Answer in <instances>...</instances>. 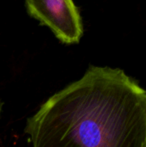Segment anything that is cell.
I'll use <instances>...</instances> for the list:
<instances>
[{
	"label": "cell",
	"instance_id": "cell-1",
	"mask_svg": "<svg viewBox=\"0 0 146 147\" xmlns=\"http://www.w3.org/2000/svg\"><path fill=\"white\" fill-rule=\"evenodd\" d=\"M32 147H146V92L122 69L90 66L27 119Z\"/></svg>",
	"mask_w": 146,
	"mask_h": 147
},
{
	"label": "cell",
	"instance_id": "cell-2",
	"mask_svg": "<svg viewBox=\"0 0 146 147\" xmlns=\"http://www.w3.org/2000/svg\"><path fill=\"white\" fill-rule=\"evenodd\" d=\"M25 5L28 13L62 43L76 44L82 38V18L73 0H25Z\"/></svg>",
	"mask_w": 146,
	"mask_h": 147
},
{
	"label": "cell",
	"instance_id": "cell-3",
	"mask_svg": "<svg viewBox=\"0 0 146 147\" xmlns=\"http://www.w3.org/2000/svg\"><path fill=\"white\" fill-rule=\"evenodd\" d=\"M1 113H2V103L0 102V117H1Z\"/></svg>",
	"mask_w": 146,
	"mask_h": 147
}]
</instances>
